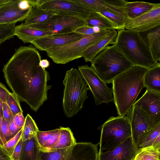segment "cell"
<instances>
[{
    "mask_svg": "<svg viewBox=\"0 0 160 160\" xmlns=\"http://www.w3.org/2000/svg\"><path fill=\"white\" fill-rule=\"evenodd\" d=\"M41 56L32 45L21 46L4 66L2 71L7 83L19 101L37 112L48 98L52 85L48 72L39 66Z\"/></svg>",
    "mask_w": 160,
    "mask_h": 160,
    "instance_id": "obj_1",
    "label": "cell"
},
{
    "mask_svg": "<svg viewBox=\"0 0 160 160\" xmlns=\"http://www.w3.org/2000/svg\"><path fill=\"white\" fill-rule=\"evenodd\" d=\"M147 71L142 67L134 66L113 80L112 88L118 116L127 115L145 87L143 79Z\"/></svg>",
    "mask_w": 160,
    "mask_h": 160,
    "instance_id": "obj_2",
    "label": "cell"
},
{
    "mask_svg": "<svg viewBox=\"0 0 160 160\" xmlns=\"http://www.w3.org/2000/svg\"><path fill=\"white\" fill-rule=\"evenodd\" d=\"M113 44L134 66L148 70L159 63L138 32L125 29L118 31Z\"/></svg>",
    "mask_w": 160,
    "mask_h": 160,
    "instance_id": "obj_3",
    "label": "cell"
},
{
    "mask_svg": "<svg viewBox=\"0 0 160 160\" xmlns=\"http://www.w3.org/2000/svg\"><path fill=\"white\" fill-rule=\"evenodd\" d=\"M91 63V67L106 84L112 83L115 78L134 66L114 44L101 51Z\"/></svg>",
    "mask_w": 160,
    "mask_h": 160,
    "instance_id": "obj_4",
    "label": "cell"
},
{
    "mask_svg": "<svg viewBox=\"0 0 160 160\" xmlns=\"http://www.w3.org/2000/svg\"><path fill=\"white\" fill-rule=\"evenodd\" d=\"M63 82V111L66 116L70 118L82 109L89 89L78 70L73 68L66 72Z\"/></svg>",
    "mask_w": 160,
    "mask_h": 160,
    "instance_id": "obj_5",
    "label": "cell"
},
{
    "mask_svg": "<svg viewBox=\"0 0 160 160\" xmlns=\"http://www.w3.org/2000/svg\"><path fill=\"white\" fill-rule=\"evenodd\" d=\"M112 30H101L98 33L84 35L78 40L64 46L48 49L46 52L48 56L54 63L65 64L82 57L87 48L107 36Z\"/></svg>",
    "mask_w": 160,
    "mask_h": 160,
    "instance_id": "obj_6",
    "label": "cell"
},
{
    "mask_svg": "<svg viewBox=\"0 0 160 160\" xmlns=\"http://www.w3.org/2000/svg\"><path fill=\"white\" fill-rule=\"evenodd\" d=\"M98 128L101 132L99 153L112 150L132 136L130 123L126 116L111 117Z\"/></svg>",
    "mask_w": 160,
    "mask_h": 160,
    "instance_id": "obj_7",
    "label": "cell"
},
{
    "mask_svg": "<svg viewBox=\"0 0 160 160\" xmlns=\"http://www.w3.org/2000/svg\"><path fill=\"white\" fill-rule=\"evenodd\" d=\"M78 68L93 94L96 105L114 102L112 88L107 86L92 67L87 65L79 66Z\"/></svg>",
    "mask_w": 160,
    "mask_h": 160,
    "instance_id": "obj_8",
    "label": "cell"
},
{
    "mask_svg": "<svg viewBox=\"0 0 160 160\" xmlns=\"http://www.w3.org/2000/svg\"><path fill=\"white\" fill-rule=\"evenodd\" d=\"M85 25V19L59 13L43 22L26 26L57 34L74 32Z\"/></svg>",
    "mask_w": 160,
    "mask_h": 160,
    "instance_id": "obj_9",
    "label": "cell"
},
{
    "mask_svg": "<svg viewBox=\"0 0 160 160\" xmlns=\"http://www.w3.org/2000/svg\"><path fill=\"white\" fill-rule=\"evenodd\" d=\"M127 115L136 146L138 139L142 135L160 123V117L152 115L138 106H132Z\"/></svg>",
    "mask_w": 160,
    "mask_h": 160,
    "instance_id": "obj_10",
    "label": "cell"
},
{
    "mask_svg": "<svg viewBox=\"0 0 160 160\" xmlns=\"http://www.w3.org/2000/svg\"><path fill=\"white\" fill-rule=\"evenodd\" d=\"M35 0H12L0 6V24H15L24 20Z\"/></svg>",
    "mask_w": 160,
    "mask_h": 160,
    "instance_id": "obj_11",
    "label": "cell"
},
{
    "mask_svg": "<svg viewBox=\"0 0 160 160\" xmlns=\"http://www.w3.org/2000/svg\"><path fill=\"white\" fill-rule=\"evenodd\" d=\"M42 8L57 11L59 13L78 17L85 20L94 12L74 0H37Z\"/></svg>",
    "mask_w": 160,
    "mask_h": 160,
    "instance_id": "obj_12",
    "label": "cell"
},
{
    "mask_svg": "<svg viewBox=\"0 0 160 160\" xmlns=\"http://www.w3.org/2000/svg\"><path fill=\"white\" fill-rule=\"evenodd\" d=\"M83 36L74 32L52 34L37 38L31 43L39 50L46 51L48 49L64 46L78 40Z\"/></svg>",
    "mask_w": 160,
    "mask_h": 160,
    "instance_id": "obj_13",
    "label": "cell"
},
{
    "mask_svg": "<svg viewBox=\"0 0 160 160\" xmlns=\"http://www.w3.org/2000/svg\"><path fill=\"white\" fill-rule=\"evenodd\" d=\"M160 25V6L133 19H128L125 29L143 32Z\"/></svg>",
    "mask_w": 160,
    "mask_h": 160,
    "instance_id": "obj_14",
    "label": "cell"
},
{
    "mask_svg": "<svg viewBox=\"0 0 160 160\" xmlns=\"http://www.w3.org/2000/svg\"><path fill=\"white\" fill-rule=\"evenodd\" d=\"M138 151L131 136L112 150L99 153L98 160H134Z\"/></svg>",
    "mask_w": 160,
    "mask_h": 160,
    "instance_id": "obj_15",
    "label": "cell"
},
{
    "mask_svg": "<svg viewBox=\"0 0 160 160\" xmlns=\"http://www.w3.org/2000/svg\"><path fill=\"white\" fill-rule=\"evenodd\" d=\"M132 106H138L152 115L160 117V93L146 90Z\"/></svg>",
    "mask_w": 160,
    "mask_h": 160,
    "instance_id": "obj_16",
    "label": "cell"
},
{
    "mask_svg": "<svg viewBox=\"0 0 160 160\" xmlns=\"http://www.w3.org/2000/svg\"><path fill=\"white\" fill-rule=\"evenodd\" d=\"M98 144L90 142H76L70 155L66 160H98Z\"/></svg>",
    "mask_w": 160,
    "mask_h": 160,
    "instance_id": "obj_17",
    "label": "cell"
},
{
    "mask_svg": "<svg viewBox=\"0 0 160 160\" xmlns=\"http://www.w3.org/2000/svg\"><path fill=\"white\" fill-rule=\"evenodd\" d=\"M59 13L57 11L42 8L37 4L36 0H35L29 15L21 24L28 26L41 23Z\"/></svg>",
    "mask_w": 160,
    "mask_h": 160,
    "instance_id": "obj_18",
    "label": "cell"
},
{
    "mask_svg": "<svg viewBox=\"0 0 160 160\" xmlns=\"http://www.w3.org/2000/svg\"><path fill=\"white\" fill-rule=\"evenodd\" d=\"M117 34L115 29L112 30L107 36L87 48L82 56L85 61L91 62L101 51L109 45L114 44Z\"/></svg>",
    "mask_w": 160,
    "mask_h": 160,
    "instance_id": "obj_19",
    "label": "cell"
},
{
    "mask_svg": "<svg viewBox=\"0 0 160 160\" xmlns=\"http://www.w3.org/2000/svg\"><path fill=\"white\" fill-rule=\"evenodd\" d=\"M157 62L160 60V25L148 31L139 32Z\"/></svg>",
    "mask_w": 160,
    "mask_h": 160,
    "instance_id": "obj_20",
    "label": "cell"
},
{
    "mask_svg": "<svg viewBox=\"0 0 160 160\" xmlns=\"http://www.w3.org/2000/svg\"><path fill=\"white\" fill-rule=\"evenodd\" d=\"M61 127L52 130L42 131L38 130L36 138L38 148L42 152H46L58 141L60 136Z\"/></svg>",
    "mask_w": 160,
    "mask_h": 160,
    "instance_id": "obj_21",
    "label": "cell"
},
{
    "mask_svg": "<svg viewBox=\"0 0 160 160\" xmlns=\"http://www.w3.org/2000/svg\"><path fill=\"white\" fill-rule=\"evenodd\" d=\"M159 6H160V3L141 1H126L125 8L128 19H133Z\"/></svg>",
    "mask_w": 160,
    "mask_h": 160,
    "instance_id": "obj_22",
    "label": "cell"
},
{
    "mask_svg": "<svg viewBox=\"0 0 160 160\" xmlns=\"http://www.w3.org/2000/svg\"><path fill=\"white\" fill-rule=\"evenodd\" d=\"M52 34L49 32L24 26H16L15 35L24 43L30 42L38 38Z\"/></svg>",
    "mask_w": 160,
    "mask_h": 160,
    "instance_id": "obj_23",
    "label": "cell"
},
{
    "mask_svg": "<svg viewBox=\"0 0 160 160\" xmlns=\"http://www.w3.org/2000/svg\"><path fill=\"white\" fill-rule=\"evenodd\" d=\"M147 90L160 93V63L147 70L143 79Z\"/></svg>",
    "mask_w": 160,
    "mask_h": 160,
    "instance_id": "obj_24",
    "label": "cell"
},
{
    "mask_svg": "<svg viewBox=\"0 0 160 160\" xmlns=\"http://www.w3.org/2000/svg\"><path fill=\"white\" fill-rule=\"evenodd\" d=\"M41 152L39 150L36 136L23 141L19 160H40Z\"/></svg>",
    "mask_w": 160,
    "mask_h": 160,
    "instance_id": "obj_25",
    "label": "cell"
},
{
    "mask_svg": "<svg viewBox=\"0 0 160 160\" xmlns=\"http://www.w3.org/2000/svg\"><path fill=\"white\" fill-rule=\"evenodd\" d=\"M76 142L71 129L69 128L61 127L60 134L58 141L47 152L70 148L74 146Z\"/></svg>",
    "mask_w": 160,
    "mask_h": 160,
    "instance_id": "obj_26",
    "label": "cell"
},
{
    "mask_svg": "<svg viewBox=\"0 0 160 160\" xmlns=\"http://www.w3.org/2000/svg\"><path fill=\"white\" fill-rule=\"evenodd\" d=\"M100 0L101 3L104 7L105 10L127 21L128 18L125 8L126 1L124 0Z\"/></svg>",
    "mask_w": 160,
    "mask_h": 160,
    "instance_id": "obj_27",
    "label": "cell"
},
{
    "mask_svg": "<svg viewBox=\"0 0 160 160\" xmlns=\"http://www.w3.org/2000/svg\"><path fill=\"white\" fill-rule=\"evenodd\" d=\"M85 21V25L90 27L97 26L102 30L116 29L113 24L100 13L91 12Z\"/></svg>",
    "mask_w": 160,
    "mask_h": 160,
    "instance_id": "obj_28",
    "label": "cell"
},
{
    "mask_svg": "<svg viewBox=\"0 0 160 160\" xmlns=\"http://www.w3.org/2000/svg\"><path fill=\"white\" fill-rule=\"evenodd\" d=\"M160 135V123L148 130L138 138L136 145L138 150L152 146L157 137Z\"/></svg>",
    "mask_w": 160,
    "mask_h": 160,
    "instance_id": "obj_29",
    "label": "cell"
},
{
    "mask_svg": "<svg viewBox=\"0 0 160 160\" xmlns=\"http://www.w3.org/2000/svg\"><path fill=\"white\" fill-rule=\"evenodd\" d=\"M160 147L151 146L138 150L134 160H160Z\"/></svg>",
    "mask_w": 160,
    "mask_h": 160,
    "instance_id": "obj_30",
    "label": "cell"
},
{
    "mask_svg": "<svg viewBox=\"0 0 160 160\" xmlns=\"http://www.w3.org/2000/svg\"><path fill=\"white\" fill-rule=\"evenodd\" d=\"M39 130L37 125L32 118L28 114L26 116L23 127L21 138L23 141L31 138L35 136Z\"/></svg>",
    "mask_w": 160,
    "mask_h": 160,
    "instance_id": "obj_31",
    "label": "cell"
},
{
    "mask_svg": "<svg viewBox=\"0 0 160 160\" xmlns=\"http://www.w3.org/2000/svg\"><path fill=\"white\" fill-rule=\"evenodd\" d=\"M73 146L52 152H41V158L42 160H66L70 155Z\"/></svg>",
    "mask_w": 160,
    "mask_h": 160,
    "instance_id": "obj_32",
    "label": "cell"
},
{
    "mask_svg": "<svg viewBox=\"0 0 160 160\" xmlns=\"http://www.w3.org/2000/svg\"><path fill=\"white\" fill-rule=\"evenodd\" d=\"M100 13L106 17L115 26L118 31L125 29L126 21L107 10L101 11Z\"/></svg>",
    "mask_w": 160,
    "mask_h": 160,
    "instance_id": "obj_33",
    "label": "cell"
},
{
    "mask_svg": "<svg viewBox=\"0 0 160 160\" xmlns=\"http://www.w3.org/2000/svg\"><path fill=\"white\" fill-rule=\"evenodd\" d=\"M15 24H0V44L15 35Z\"/></svg>",
    "mask_w": 160,
    "mask_h": 160,
    "instance_id": "obj_34",
    "label": "cell"
},
{
    "mask_svg": "<svg viewBox=\"0 0 160 160\" xmlns=\"http://www.w3.org/2000/svg\"><path fill=\"white\" fill-rule=\"evenodd\" d=\"M6 102L10 108L13 116L20 112L23 113L19 101L13 93L10 92L7 94Z\"/></svg>",
    "mask_w": 160,
    "mask_h": 160,
    "instance_id": "obj_35",
    "label": "cell"
},
{
    "mask_svg": "<svg viewBox=\"0 0 160 160\" xmlns=\"http://www.w3.org/2000/svg\"><path fill=\"white\" fill-rule=\"evenodd\" d=\"M74 0L94 12L100 13L101 11L105 10L100 0Z\"/></svg>",
    "mask_w": 160,
    "mask_h": 160,
    "instance_id": "obj_36",
    "label": "cell"
},
{
    "mask_svg": "<svg viewBox=\"0 0 160 160\" xmlns=\"http://www.w3.org/2000/svg\"><path fill=\"white\" fill-rule=\"evenodd\" d=\"M23 127L9 140L4 144L3 148L11 156L16 146L21 137Z\"/></svg>",
    "mask_w": 160,
    "mask_h": 160,
    "instance_id": "obj_37",
    "label": "cell"
},
{
    "mask_svg": "<svg viewBox=\"0 0 160 160\" xmlns=\"http://www.w3.org/2000/svg\"><path fill=\"white\" fill-rule=\"evenodd\" d=\"M74 32L82 35H89L95 33L92 27L86 25L77 28Z\"/></svg>",
    "mask_w": 160,
    "mask_h": 160,
    "instance_id": "obj_38",
    "label": "cell"
},
{
    "mask_svg": "<svg viewBox=\"0 0 160 160\" xmlns=\"http://www.w3.org/2000/svg\"><path fill=\"white\" fill-rule=\"evenodd\" d=\"M9 122L2 117V130L6 142L12 138L9 132Z\"/></svg>",
    "mask_w": 160,
    "mask_h": 160,
    "instance_id": "obj_39",
    "label": "cell"
},
{
    "mask_svg": "<svg viewBox=\"0 0 160 160\" xmlns=\"http://www.w3.org/2000/svg\"><path fill=\"white\" fill-rule=\"evenodd\" d=\"M23 140L21 137L11 156V160H19Z\"/></svg>",
    "mask_w": 160,
    "mask_h": 160,
    "instance_id": "obj_40",
    "label": "cell"
},
{
    "mask_svg": "<svg viewBox=\"0 0 160 160\" xmlns=\"http://www.w3.org/2000/svg\"><path fill=\"white\" fill-rule=\"evenodd\" d=\"M2 117L10 122L12 115L9 107L6 102H2Z\"/></svg>",
    "mask_w": 160,
    "mask_h": 160,
    "instance_id": "obj_41",
    "label": "cell"
},
{
    "mask_svg": "<svg viewBox=\"0 0 160 160\" xmlns=\"http://www.w3.org/2000/svg\"><path fill=\"white\" fill-rule=\"evenodd\" d=\"M14 121L17 126L20 128H22L24 124L25 118L23 115V113L20 112L13 116Z\"/></svg>",
    "mask_w": 160,
    "mask_h": 160,
    "instance_id": "obj_42",
    "label": "cell"
},
{
    "mask_svg": "<svg viewBox=\"0 0 160 160\" xmlns=\"http://www.w3.org/2000/svg\"><path fill=\"white\" fill-rule=\"evenodd\" d=\"M21 128H18L16 124L14 121L13 116L12 115L9 125V132L12 137L16 134Z\"/></svg>",
    "mask_w": 160,
    "mask_h": 160,
    "instance_id": "obj_43",
    "label": "cell"
},
{
    "mask_svg": "<svg viewBox=\"0 0 160 160\" xmlns=\"http://www.w3.org/2000/svg\"><path fill=\"white\" fill-rule=\"evenodd\" d=\"M10 92L6 87L0 82V100L2 102H6L7 96Z\"/></svg>",
    "mask_w": 160,
    "mask_h": 160,
    "instance_id": "obj_44",
    "label": "cell"
},
{
    "mask_svg": "<svg viewBox=\"0 0 160 160\" xmlns=\"http://www.w3.org/2000/svg\"><path fill=\"white\" fill-rule=\"evenodd\" d=\"M0 160H11L10 156L7 152L0 146Z\"/></svg>",
    "mask_w": 160,
    "mask_h": 160,
    "instance_id": "obj_45",
    "label": "cell"
},
{
    "mask_svg": "<svg viewBox=\"0 0 160 160\" xmlns=\"http://www.w3.org/2000/svg\"><path fill=\"white\" fill-rule=\"evenodd\" d=\"M49 65V62L47 59H41L39 64V66L40 67L44 68L48 67Z\"/></svg>",
    "mask_w": 160,
    "mask_h": 160,
    "instance_id": "obj_46",
    "label": "cell"
},
{
    "mask_svg": "<svg viewBox=\"0 0 160 160\" xmlns=\"http://www.w3.org/2000/svg\"><path fill=\"white\" fill-rule=\"evenodd\" d=\"M2 116L0 113V137L4 144L6 142L5 140L2 130Z\"/></svg>",
    "mask_w": 160,
    "mask_h": 160,
    "instance_id": "obj_47",
    "label": "cell"
},
{
    "mask_svg": "<svg viewBox=\"0 0 160 160\" xmlns=\"http://www.w3.org/2000/svg\"><path fill=\"white\" fill-rule=\"evenodd\" d=\"M92 27L95 33H98L102 30L97 26H93Z\"/></svg>",
    "mask_w": 160,
    "mask_h": 160,
    "instance_id": "obj_48",
    "label": "cell"
},
{
    "mask_svg": "<svg viewBox=\"0 0 160 160\" xmlns=\"http://www.w3.org/2000/svg\"><path fill=\"white\" fill-rule=\"evenodd\" d=\"M11 1V0H0V6L8 3Z\"/></svg>",
    "mask_w": 160,
    "mask_h": 160,
    "instance_id": "obj_49",
    "label": "cell"
},
{
    "mask_svg": "<svg viewBox=\"0 0 160 160\" xmlns=\"http://www.w3.org/2000/svg\"><path fill=\"white\" fill-rule=\"evenodd\" d=\"M0 113L2 116V102L0 100Z\"/></svg>",
    "mask_w": 160,
    "mask_h": 160,
    "instance_id": "obj_50",
    "label": "cell"
},
{
    "mask_svg": "<svg viewBox=\"0 0 160 160\" xmlns=\"http://www.w3.org/2000/svg\"><path fill=\"white\" fill-rule=\"evenodd\" d=\"M3 145L4 143L0 137V146L3 148Z\"/></svg>",
    "mask_w": 160,
    "mask_h": 160,
    "instance_id": "obj_51",
    "label": "cell"
},
{
    "mask_svg": "<svg viewBox=\"0 0 160 160\" xmlns=\"http://www.w3.org/2000/svg\"><path fill=\"white\" fill-rule=\"evenodd\" d=\"M40 160H42V159L41 158H40Z\"/></svg>",
    "mask_w": 160,
    "mask_h": 160,
    "instance_id": "obj_52",
    "label": "cell"
}]
</instances>
